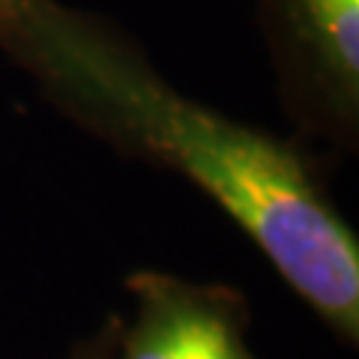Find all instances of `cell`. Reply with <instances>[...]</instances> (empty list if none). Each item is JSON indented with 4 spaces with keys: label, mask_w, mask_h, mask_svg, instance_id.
I'll use <instances>...</instances> for the list:
<instances>
[{
    "label": "cell",
    "mask_w": 359,
    "mask_h": 359,
    "mask_svg": "<svg viewBox=\"0 0 359 359\" xmlns=\"http://www.w3.org/2000/svg\"><path fill=\"white\" fill-rule=\"evenodd\" d=\"M0 51L78 129L204 192L335 339L359 344V240L306 150L180 93L126 33L63 0H0Z\"/></svg>",
    "instance_id": "cell-1"
},
{
    "label": "cell",
    "mask_w": 359,
    "mask_h": 359,
    "mask_svg": "<svg viewBox=\"0 0 359 359\" xmlns=\"http://www.w3.org/2000/svg\"><path fill=\"white\" fill-rule=\"evenodd\" d=\"M278 96L306 138L359 144V0H255Z\"/></svg>",
    "instance_id": "cell-2"
},
{
    "label": "cell",
    "mask_w": 359,
    "mask_h": 359,
    "mask_svg": "<svg viewBox=\"0 0 359 359\" xmlns=\"http://www.w3.org/2000/svg\"><path fill=\"white\" fill-rule=\"evenodd\" d=\"M126 294L132 314H123L111 359H257L249 347L252 306L240 287L138 269Z\"/></svg>",
    "instance_id": "cell-3"
},
{
    "label": "cell",
    "mask_w": 359,
    "mask_h": 359,
    "mask_svg": "<svg viewBox=\"0 0 359 359\" xmlns=\"http://www.w3.org/2000/svg\"><path fill=\"white\" fill-rule=\"evenodd\" d=\"M120 323H123V314H117V311L105 314V318L99 320V327L81 335L63 359H111L114 356V347H117Z\"/></svg>",
    "instance_id": "cell-4"
}]
</instances>
